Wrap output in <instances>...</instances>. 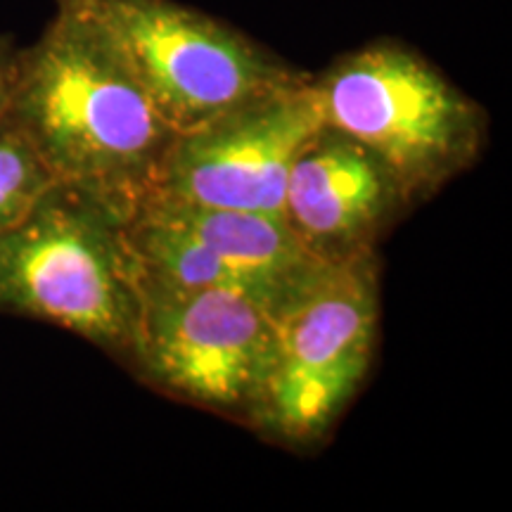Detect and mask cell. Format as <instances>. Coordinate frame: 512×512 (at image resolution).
<instances>
[{
    "label": "cell",
    "instance_id": "cell-9",
    "mask_svg": "<svg viewBox=\"0 0 512 512\" xmlns=\"http://www.w3.org/2000/svg\"><path fill=\"white\" fill-rule=\"evenodd\" d=\"M145 200L155 202L164 214L214 249L226 264L271 287L278 294L280 309L320 268L328 266L306 252L278 214L200 207V204L162 200V197H145Z\"/></svg>",
    "mask_w": 512,
    "mask_h": 512
},
{
    "label": "cell",
    "instance_id": "cell-4",
    "mask_svg": "<svg viewBox=\"0 0 512 512\" xmlns=\"http://www.w3.org/2000/svg\"><path fill=\"white\" fill-rule=\"evenodd\" d=\"M91 19L176 133L309 79L242 31L176 0H57Z\"/></svg>",
    "mask_w": 512,
    "mask_h": 512
},
{
    "label": "cell",
    "instance_id": "cell-10",
    "mask_svg": "<svg viewBox=\"0 0 512 512\" xmlns=\"http://www.w3.org/2000/svg\"><path fill=\"white\" fill-rule=\"evenodd\" d=\"M53 183L36 147L5 114L0 121V233L15 226Z\"/></svg>",
    "mask_w": 512,
    "mask_h": 512
},
{
    "label": "cell",
    "instance_id": "cell-7",
    "mask_svg": "<svg viewBox=\"0 0 512 512\" xmlns=\"http://www.w3.org/2000/svg\"><path fill=\"white\" fill-rule=\"evenodd\" d=\"M323 124L313 76L176 133L150 197L283 216L294 157Z\"/></svg>",
    "mask_w": 512,
    "mask_h": 512
},
{
    "label": "cell",
    "instance_id": "cell-2",
    "mask_svg": "<svg viewBox=\"0 0 512 512\" xmlns=\"http://www.w3.org/2000/svg\"><path fill=\"white\" fill-rule=\"evenodd\" d=\"M126 219L98 197L53 183L0 233V311L74 332L128 366L138 290Z\"/></svg>",
    "mask_w": 512,
    "mask_h": 512
},
{
    "label": "cell",
    "instance_id": "cell-1",
    "mask_svg": "<svg viewBox=\"0 0 512 512\" xmlns=\"http://www.w3.org/2000/svg\"><path fill=\"white\" fill-rule=\"evenodd\" d=\"M5 114L55 183L126 216L152 195L176 136L107 36L62 3L43 34L19 48Z\"/></svg>",
    "mask_w": 512,
    "mask_h": 512
},
{
    "label": "cell",
    "instance_id": "cell-8",
    "mask_svg": "<svg viewBox=\"0 0 512 512\" xmlns=\"http://www.w3.org/2000/svg\"><path fill=\"white\" fill-rule=\"evenodd\" d=\"M411 207L399 176L373 150L323 121L287 174L283 219L313 259L335 266L373 256Z\"/></svg>",
    "mask_w": 512,
    "mask_h": 512
},
{
    "label": "cell",
    "instance_id": "cell-11",
    "mask_svg": "<svg viewBox=\"0 0 512 512\" xmlns=\"http://www.w3.org/2000/svg\"><path fill=\"white\" fill-rule=\"evenodd\" d=\"M19 48L22 46H17L12 36H0V121H3L5 112H8V105L12 98Z\"/></svg>",
    "mask_w": 512,
    "mask_h": 512
},
{
    "label": "cell",
    "instance_id": "cell-3",
    "mask_svg": "<svg viewBox=\"0 0 512 512\" xmlns=\"http://www.w3.org/2000/svg\"><path fill=\"white\" fill-rule=\"evenodd\" d=\"M320 117L366 145L413 204L475 164L486 114L411 46L375 41L313 76Z\"/></svg>",
    "mask_w": 512,
    "mask_h": 512
},
{
    "label": "cell",
    "instance_id": "cell-5",
    "mask_svg": "<svg viewBox=\"0 0 512 512\" xmlns=\"http://www.w3.org/2000/svg\"><path fill=\"white\" fill-rule=\"evenodd\" d=\"M375 254L323 266L275 313V356L247 422L280 444L316 446L366 380L377 335Z\"/></svg>",
    "mask_w": 512,
    "mask_h": 512
},
{
    "label": "cell",
    "instance_id": "cell-6",
    "mask_svg": "<svg viewBox=\"0 0 512 512\" xmlns=\"http://www.w3.org/2000/svg\"><path fill=\"white\" fill-rule=\"evenodd\" d=\"M128 366L162 392L247 422L275 356V316L242 292L183 287L136 266Z\"/></svg>",
    "mask_w": 512,
    "mask_h": 512
}]
</instances>
